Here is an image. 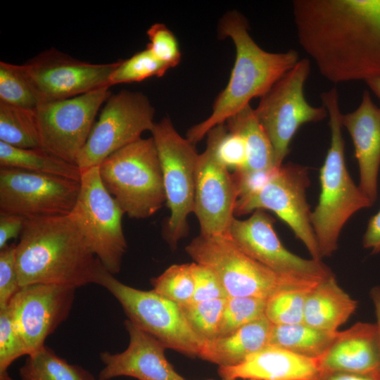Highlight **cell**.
<instances>
[{
    "instance_id": "obj_1",
    "label": "cell",
    "mask_w": 380,
    "mask_h": 380,
    "mask_svg": "<svg viewBox=\"0 0 380 380\" xmlns=\"http://www.w3.org/2000/svg\"><path fill=\"white\" fill-rule=\"evenodd\" d=\"M299 44L333 83L380 78V0H294Z\"/></svg>"
},
{
    "instance_id": "obj_2",
    "label": "cell",
    "mask_w": 380,
    "mask_h": 380,
    "mask_svg": "<svg viewBox=\"0 0 380 380\" xmlns=\"http://www.w3.org/2000/svg\"><path fill=\"white\" fill-rule=\"evenodd\" d=\"M20 286L96 284L103 265L68 215L26 219L15 247Z\"/></svg>"
},
{
    "instance_id": "obj_3",
    "label": "cell",
    "mask_w": 380,
    "mask_h": 380,
    "mask_svg": "<svg viewBox=\"0 0 380 380\" xmlns=\"http://www.w3.org/2000/svg\"><path fill=\"white\" fill-rule=\"evenodd\" d=\"M219 34L229 37L236 49V59L226 87L216 98L212 113L186 132V139L196 144L217 125L262 97L300 60L293 49L271 53L261 49L249 34L247 20L237 11L224 14L220 21Z\"/></svg>"
},
{
    "instance_id": "obj_4",
    "label": "cell",
    "mask_w": 380,
    "mask_h": 380,
    "mask_svg": "<svg viewBox=\"0 0 380 380\" xmlns=\"http://www.w3.org/2000/svg\"><path fill=\"white\" fill-rule=\"evenodd\" d=\"M320 97L329 117L331 142L320 169L321 193L311 213V223L322 258L331 256L337 249L340 232L350 217L373 203L353 182L346 166L342 113L336 88L322 92Z\"/></svg>"
},
{
    "instance_id": "obj_5",
    "label": "cell",
    "mask_w": 380,
    "mask_h": 380,
    "mask_svg": "<svg viewBox=\"0 0 380 380\" xmlns=\"http://www.w3.org/2000/svg\"><path fill=\"white\" fill-rule=\"evenodd\" d=\"M99 170L103 186L130 218H148L166 202L152 137L141 138L113 153L99 165Z\"/></svg>"
},
{
    "instance_id": "obj_6",
    "label": "cell",
    "mask_w": 380,
    "mask_h": 380,
    "mask_svg": "<svg viewBox=\"0 0 380 380\" xmlns=\"http://www.w3.org/2000/svg\"><path fill=\"white\" fill-rule=\"evenodd\" d=\"M185 250L194 262L208 267L216 274L228 297L267 299L282 289L312 287L320 282L272 270L246 255L228 233L210 236L200 234Z\"/></svg>"
},
{
    "instance_id": "obj_7",
    "label": "cell",
    "mask_w": 380,
    "mask_h": 380,
    "mask_svg": "<svg viewBox=\"0 0 380 380\" xmlns=\"http://www.w3.org/2000/svg\"><path fill=\"white\" fill-rule=\"evenodd\" d=\"M103 265L96 284L120 303L129 321L155 337L166 348L199 356L205 341L190 327L179 305L154 291H143L118 280Z\"/></svg>"
},
{
    "instance_id": "obj_8",
    "label": "cell",
    "mask_w": 380,
    "mask_h": 380,
    "mask_svg": "<svg viewBox=\"0 0 380 380\" xmlns=\"http://www.w3.org/2000/svg\"><path fill=\"white\" fill-rule=\"evenodd\" d=\"M163 173L166 203L170 210L165 236L174 248L188 233L187 217L194 212L198 156L195 144L182 137L164 117L151 130Z\"/></svg>"
},
{
    "instance_id": "obj_9",
    "label": "cell",
    "mask_w": 380,
    "mask_h": 380,
    "mask_svg": "<svg viewBox=\"0 0 380 380\" xmlns=\"http://www.w3.org/2000/svg\"><path fill=\"white\" fill-rule=\"evenodd\" d=\"M123 210L103 186L99 166L82 172L76 203L69 214L91 251L111 274L118 273L127 249Z\"/></svg>"
},
{
    "instance_id": "obj_10",
    "label": "cell",
    "mask_w": 380,
    "mask_h": 380,
    "mask_svg": "<svg viewBox=\"0 0 380 380\" xmlns=\"http://www.w3.org/2000/svg\"><path fill=\"white\" fill-rule=\"evenodd\" d=\"M310 72V62L302 58L283 75L262 97L254 109L274 151L277 168L289 152V144L300 127L324 120L325 107L308 103L304 85Z\"/></svg>"
},
{
    "instance_id": "obj_11",
    "label": "cell",
    "mask_w": 380,
    "mask_h": 380,
    "mask_svg": "<svg viewBox=\"0 0 380 380\" xmlns=\"http://www.w3.org/2000/svg\"><path fill=\"white\" fill-rule=\"evenodd\" d=\"M154 113L150 100L141 92L122 90L111 94L76 160L81 172L99 166L113 153L141 139L145 131L151 132Z\"/></svg>"
},
{
    "instance_id": "obj_12",
    "label": "cell",
    "mask_w": 380,
    "mask_h": 380,
    "mask_svg": "<svg viewBox=\"0 0 380 380\" xmlns=\"http://www.w3.org/2000/svg\"><path fill=\"white\" fill-rule=\"evenodd\" d=\"M80 189V182L0 167V214L26 219L68 215Z\"/></svg>"
},
{
    "instance_id": "obj_13",
    "label": "cell",
    "mask_w": 380,
    "mask_h": 380,
    "mask_svg": "<svg viewBox=\"0 0 380 380\" xmlns=\"http://www.w3.org/2000/svg\"><path fill=\"white\" fill-rule=\"evenodd\" d=\"M309 185L307 167L293 163L281 165L260 191L237 199L234 215H243L258 209L272 210L304 243L312 258L322 260L306 200Z\"/></svg>"
},
{
    "instance_id": "obj_14",
    "label": "cell",
    "mask_w": 380,
    "mask_h": 380,
    "mask_svg": "<svg viewBox=\"0 0 380 380\" xmlns=\"http://www.w3.org/2000/svg\"><path fill=\"white\" fill-rule=\"evenodd\" d=\"M118 64V61L90 63L51 48L20 65V68L39 104L72 98L110 86L109 79Z\"/></svg>"
},
{
    "instance_id": "obj_15",
    "label": "cell",
    "mask_w": 380,
    "mask_h": 380,
    "mask_svg": "<svg viewBox=\"0 0 380 380\" xmlns=\"http://www.w3.org/2000/svg\"><path fill=\"white\" fill-rule=\"evenodd\" d=\"M110 88L108 85L72 98L39 103L36 112L42 149L76 164L100 107L111 95Z\"/></svg>"
},
{
    "instance_id": "obj_16",
    "label": "cell",
    "mask_w": 380,
    "mask_h": 380,
    "mask_svg": "<svg viewBox=\"0 0 380 380\" xmlns=\"http://www.w3.org/2000/svg\"><path fill=\"white\" fill-rule=\"evenodd\" d=\"M227 131L221 124L207 134V146L198 156L196 172L194 213L199 222L201 234L227 233L234 219L238 190L233 174L218 159L217 142Z\"/></svg>"
},
{
    "instance_id": "obj_17",
    "label": "cell",
    "mask_w": 380,
    "mask_h": 380,
    "mask_svg": "<svg viewBox=\"0 0 380 380\" xmlns=\"http://www.w3.org/2000/svg\"><path fill=\"white\" fill-rule=\"evenodd\" d=\"M274 222L270 215L258 209L246 220L234 217L227 233L246 255L280 274L315 281L334 274L322 260L302 258L288 251Z\"/></svg>"
},
{
    "instance_id": "obj_18",
    "label": "cell",
    "mask_w": 380,
    "mask_h": 380,
    "mask_svg": "<svg viewBox=\"0 0 380 380\" xmlns=\"http://www.w3.org/2000/svg\"><path fill=\"white\" fill-rule=\"evenodd\" d=\"M76 287L52 284L22 286L7 305L28 355L44 346L46 338L68 317Z\"/></svg>"
},
{
    "instance_id": "obj_19",
    "label": "cell",
    "mask_w": 380,
    "mask_h": 380,
    "mask_svg": "<svg viewBox=\"0 0 380 380\" xmlns=\"http://www.w3.org/2000/svg\"><path fill=\"white\" fill-rule=\"evenodd\" d=\"M125 326L129 336L127 348L119 353L99 354L104 367L99 380L130 376L138 380H185L165 356V346L129 319Z\"/></svg>"
},
{
    "instance_id": "obj_20",
    "label": "cell",
    "mask_w": 380,
    "mask_h": 380,
    "mask_svg": "<svg viewBox=\"0 0 380 380\" xmlns=\"http://www.w3.org/2000/svg\"><path fill=\"white\" fill-rule=\"evenodd\" d=\"M341 124L349 132L359 166V187L374 204L378 196L380 168V108L365 90L358 107L341 115Z\"/></svg>"
},
{
    "instance_id": "obj_21",
    "label": "cell",
    "mask_w": 380,
    "mask_h": 380,
    "mask_svg": "<svg viewBox=\"0 0 380 380\" xmlns=\"http://www.w3.org/2000/svg\"><path fill=\"white\" fill-rule=\"evenodd\" d=\"M317 362L321 371L380 374V338L376 324L357 322L339 331Z\"/></svg>"
},
{
    "instance_id": "obj_22",
    "label": "cell",
    "mask_w": 380,
    "mask_h": 380,
    "mask_svg": "<svg viewBox=\"0 0 380 380\" xmlns=\"http://www.w3.org/2000/svg\"><path fill=\"white\" fill-rule=\"evenodd\" d=\"M320 373L317 360L267 346L241 363L219 367L222 379L257 380H316Z\"/></svg>"
},
{
    "instance_id": "obj_23",
    "label": "cell",
    "mask_w": 380,
    "mask_h": 380,
    "mask_svg": "<svg viewBox=\"0 0 380 380\" xmlns=\"http://www.w3.org/2000/svg\"><path fill=\"white\" fill-rule=\"evenodd\" d=\"M272 324L264 316L233 332L207 341L199 357L219 367H232L268 346Z\"/></svg>"
},
{
    "instance_id": "obj_24",
    "label": "cell",
    "mask_w": 380,
    "mask_h": 380,
    "mask_svg": "<svg viewBox=\"0 0 380 380\" xmlns=\"http://www.w3.org/2000/svg\"><path fill=\"white\" fill-rule=\"evenodd\" d=\"M357 302L338 284L334 274L318 283L307 296L303 323L336 331L355 311Z\"/></svg>"
},
{
    "instance_id": "obj_25",
    "label": "cell",
    "mask_w": 380,
    "mask_h": 380,
    "mask_svg": "<svg viewBox=\"0 0 380 380\" xmlns=\"http://www.w3.org/2000/svg\"><path fill=\"white\" fill-rule=\"evenodd\" d=\"M226 122L228 132L241 136L245 141L248 158L244 170L277 169L272 143L250 105L232 115Z\"/></svg>"
},
{
    "instance_id": "obj_26",
    "label": "cell",
    "mask_w": 380,
    "mask_h": 380,
    "mask_svg": "<svg viewBox=\"0 0 380 380\" xmlns=\"http://www.w3.org/2000/svg\"><path fill=\"white\" fill-rule=\"evenodd\" d=\"M338 332L317 329L303 322L272 324L268 346L281 348L305 357L319 360L329 348Z\"/></svg>"
},
{
    "instance_id": "obj_27",
    "label": "cell",
    "mask_w": 380,
    "mask_h": 380,
    "mask_svg": "<svg viewBox=\"0 0 380 380\" xmlns=\"http://www.w3.org/2000/svg\"><path fill=\"white\" fill-rule=\"evenodd\" d=\"M0 167L63 177L80 182L82 172L76 164L42 148H17L0 141Z\"/></svg>"
},
{
    "instance_id": "obj_28",
    "label": "cell",
    "mask_w": 380,
    "mask_h": 380,
    "mask_svg": "<svg viewBox=\"0 0 380 380\" xmlns=\"http://www.w3.org/2000/svg\"><path fill=\"white\" fill-rule=\"evenodd\" d=\"M0 141L21 148H42L36 108L0 101Z\"/></svg>"
},
{
    "instance_id": "obj_29",
    "label": "cell",
    "mask_w": 380,
    "mask_h": 380,
    "mask_svg": "<svg viewBox=\"0 0 380 380\" xmlns=\"http://www.w3.org/2000/svg\"><path fill=\"white\" fill-rule=\"evenodd\" d=\"M19 374L21 380H96L89 371L69 364L45 345L28 355Z\"/></svg>"
},
{
    "instance_id": "obj_30",
    "label": "cell",
    "mask_w": 380,
    "mask_h": 380,
    "mask_svg": "<svg viewBox=\"0 0 380 380\" xmlns=\"http://www.w3.org/2000/svg\"><path fill=\"white\" fill-rule=\"evenodd\" d=\"M315 286L291 287L275 293L267 299L265 317L272 324L303 322L305 300Z\"/></svg>"
},
{
    "instance_id": "obj_31",
    "label": "cell",
    "mask_w": 380,
    "mask_h": 380,
    "mask_svg": "<svg viewBox=\"0 0 380 380\" xmlns=\"http://www.w3.org/2000/svg\"><path fill=\"white\" fill-rule=\"evenodd\" d=\"M151 283L157 293L179 305L188 304L194 293L192 263L172 265Z\"/></svg>"
},
{
    "instance_id": "obj_32",
    "label": "cell",
    "mask_w": 380,
    "mask_h": 380,
    "mask_svg": "<svg viewBox=\"0 0 380 380\" xmlns=\"http://www.w3.org/2000/svg\"><path fill=\"white\" fill-rule=\"evenodd\" d=\"M170 68L157 59L147 48L126 60H119L109 84L141 82L151 77H162Z\"/></svg>"
},
{
    "instance_id": "obj_33",
    "label": "cell",
    "mask_w": 380,
    "mask_h": 380,
    "mask_svg": "<svg viewBox=\"0 0 380 380\" xmlns=\"http://www.w3.org/2000/svg\"><path fill=\"white\" fill-rule=\"evenodd\" d=\"M227 298L180 305L190 327L205 341L218 336Z\"/></svg>"
},
{
    "instance_id": "obj_34",
    "label": "cell",
    "mask_w": 380,
    "mask_h": 380,
    "mask_svg": "<svg viewBox=\"0 0 380 380\" xmlns=\"http://www.w3.org/2000/svg\"><path fill=\"white\" fill-rule=\"evenodd\" d=\"M0 101L28 109L38 106V99L20 65L0 62Z\"/></svg>"
},
{
    "instance_id": "obj_35",
    "label": "cell",
    "mask_w": 380,
    "mask_h": 380,
    "mask_svg": "<svg viewBox=\"0 0 380 380\" xmlns=\"http://www.w3.org/2000/svg\"><path fill=\"white\" fill-rule=\"evenodd\" d=\"M267 299L256 297H228L218 336H225L265 315ZM217 336V337H218Z\"/></svg>"
},
{
    "instance_id": "obj_36",
    "label": "cell",
    "mask_w": 380,
    "mask_h": 380,
    "mask_svg": "<svg viewBox=\"0 0 380 380\" xmlns=\"http://www.w3.org/2000/svg\"><path fill=\"white\" fill-rule=\"evenodd\" d=\"M28 355L8 306L0 308V380H13L8 374L11 365L18 357Z\"/></svg>"
},
{
    "instance_id": "obj_37",
    "label": "cell",
    "mask_w": 380,
    "mask_h": 380,
    "mask_svg": "<svg viewBox=\"0 0 380 380\" xmlns=\"http://www.w3.org/2000/svg\"><path fill=\"white\" fill-rule=\"evenodd\" d=\"M146 48L169 68L177 66L182 57L179 43L173 32L163 23L152 25L146 32Z\"/></svg>"
},
{
    "instance_id": "obj_38",
    "label": "cell",
    "mask_w": 380,
    "mask_h": 380,
    "mask_svg": "<svg viewBox=\"0 0 380 380\" xmlns=\"http://www.w3.org/2000/svg\"><path fill=\"white\" fill-rule=\"evenodd\" d=\"M16 245H7L0 251V308L6 307L21 288L15 265Z\"/></svg>"
},
{
    "instance_id": "obj_39",
    "label": "cell",
    "mask_w": 380,
    "mask_h": 380,
    "mask_svg": "<svg viewBox=\"0 0 380 380\" xmlns=\"http://www.w3.org/2000/svg\"><path fill=\"white\" fill-rule=\"evenodd\" d=\"M192 270L194 293L191 303L228 298L222 284L212 270L203 265L192 262Z\"/></svg>"
},
{
    "instance_id": "obj_40",
    "label": "cell",
    "mask_w": 380,
    "mask_h": 380,
    "mask_svg": "<svg viewBox=\"0 0 380 380\" xmlns=\"http://www.w3.org/2000/svg\"><path fill=\"white\" fill-rule=\"evenodd\" d=\"M216 154L220 161L228 169H244L247 164V148L243 138L227 129L220 138Z\"/></svg>"
},
{
    "instance_id": "obj_41",
    "label": "cell",
    "mask_w": 380,
    "mask_h": 380,
    "mask_svg": "<svg viewBox=\"0 0 380 380\" xmlns=\"http://www.w3.org/2000/svg\"><path fill=\"white\" fill-rule=\"evenodd\" d=\"M278 169L262 171H250L244 169L234 170L233 176L237 186L238 199L260 191Z\"/></svg>"
},
{
    "instance_id": "obj_42",
    "label": "cell",
    "mask_w": 380,
    "mask_h": 380,
    "mask_svg": "<svg viewBox=\"0 0 380 380\" xmlns=\"http://www.w3.org/2000/svg\"><path fill=\"white\" fill-rule=\"evenodd\" d=\"M26 218L16 215L0 214V249L21 234Z\"/></svg>"
},
{
    "instance_id": "obj_43",
    "label": "cell",
    "mask_w": 380,
    "mask_h": 380,
    "mask_svg": "<svg viewBox=\"0 0 380 380\" xmlns=\"http://www.w3.org/2000/svg\"><path fill=\"white\" fill-rule=\"evenodd\" d=\"M363 246L372 253L380 252V210L369 221L363 236Z\"/></svg>"
},
{
    "instance_id": "obj_44",
    "label": "cell",
    "mask_w": 380,
    "mask_h": 380,
    "mask_svg": "<svg viewBox=\"0 0 380 380\" xmlns=\"http://www.w3.org/2000/svg\"><path fill=\"white\" fill-rule=\"evenodd\" d=\"M316 380H380V374L321 371Z\"/></svg>"
},
{
    "instance_id": "obj_45",
    "label": "cell",
    "mask_w": 380,
    "mask_h": 380,
    "mask_svg": "<svg viewBox=\"0 0 380 380\" xmlns=\"http://www.w3.org/2000/svg\"><path fill=\"white\" fill-rule=\"evenodd\" d=\"M370 296L373 302L376 322L375 323L380 338V286H374L370 291Z\"/></svg>"
},
{
    "instance_id": "obj_46",
    "label": "cell",
    "mask_w": 380,
    "mask_h": 380,
    "mask_svg": "<svg viewBox=\"0 0 380 380\" xmlns=\"http://www.w3.org/2000/svg\"><path fill=\"white\" fill-rule=\"evenodd\" d=\"M366 83L372 91L380 99V78L368 80Z\"/></svg>"
},
{
    "instance_id": "obj_47",
    "label": "cell",
    "mask_w": 380,
    "mask_h": 380,
    "mask_svg": "<svg viewBox=\"0 0 380 380\" xmlns=\"http://www.w3.org/2000/svg\"><path fill=\"white\" fill-rule=\"evenodd\" d=\"M222 380H236L235 379H222ZM248 380H257V379H248Z\"/></svg>"
},
{
    "instance_id": "obj_48",
    "label": "cell",
    "mask_w": 380,
    "mask_h": 380,
    "mask_svg": "<svg viewBox=\"0 0 380 380\" xmlns=\"http://www.w3.org/2000/svg\"><path fill=\"white\" fill-rule=\"evenodd\" d=\"M208 380H212V379H208Z\"/></svg>"
}]
</instances>
